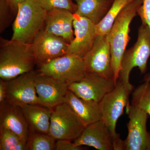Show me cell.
<instances>
[{
	"label": "cell",
	"instance_id": "obj_1",
	"mask_svg": "<svg viewBox=\"0 0 150 150\" xmlns=\"http://www.w3.org/2000/svg\"><path fill=\"white\" fill-rule=\"evenodd\" d=\"M37 64L31 44L0 38V78L8 81L34 70Z\"/></svg>",
	"mask_w": 150,
	"mask_h": 150
},
{
	"label": "cell",
	"instance_id": "obj_2",
	"mask_svg": "<svg viewBox=\"0 0 150 150\" xmlns=\"http://www.w3.org/2000/svg\"><path fill=\"white\" fill-rule=\"evenodd\" d=\"M143 0H134L121 11L115 19L107 37L110 45L114 80L116 83L121 69V63L130 40V25L143 4Z\"/></svg>",
	"mask_w": 150,
	"mask_h": 150
},
{
	"label": "cell",
	"instance_id": "obj_3",
	"mask_svg": "<svg viewBox=\"0 0 150 150\" xmlns=\"http://www.w3.org/2000/svg\"><path fill=\"white\" fill-rule=\"evenodd\" d=\"M47 13L34 0L19 4L11 40L31 44L37 33L44 28Z\"/></svg>",
	"mask_w": 150,
	"mask_h": 150
},
{
	"label": "cell",
	"instance_id": "obj_4",
	"mask_svg": "<svg viewBox=\"0 0 150 150\" xmlns=\"http://www.w3.org/2000/svg\"><path fill=\"white\" fill-rule=\"evenodd\" d=\"M150 57V29L147 25L142 23L138 29L137 42L133 47L126 50L123 54L118 80L133 91L134 86L129 81L131 70L137 67L142 74H145Z\"/></svg>",
	"mask_w": 150,
	"mask_h": 150
},
{
	"label": "cell",
	"instance_id": "obj_5",
	"mask_svg": "<svg viewBox=\"0 0 150 150\" xmlns=\"http://www.w3.org/2000/svg\"><path fill=\"white\" fill-rule=\"evenodd\" d=\"M38 72L68 85L81 80L87 73L83 58L69 54L39 65Z\"/></svg>",
	"mask_w": 150,
	"mask_h": 150
},
{
	"label": "cell",
	"instance_id": "obj_6",
	"mask_svg": "<svg viewBox=\"0 0 150 150\" xmlns=\"http://www.w3.org/2000/svg\"><path fill=\"white\" fill-rule=\"evenodd\" d=\"M133 91L121 81L118 80L115 87L106 94L98 103L101 119L109 129L112 136L117 134L116 123L123 114L125 107L126 111L129 107V97Z\"/></svg>",
	"mask_w": 150,
	"mask_h": 150
},
{
	"label": "cell",
	"instance_id": "obj_7",
	"mask_svg": "<svg viewBox=\"0 0 150 150\" xmlns=\"http://www.w3.org/2000/svg\"><path fill=\"white\" fill-rule=\"evenodd\" d=\"M85 127L66 103L52 108L49 134L56 140L74 142Z\"/></svg>",
	"mask_w": 150,
	"mask_h": 150
},
{
	"label": "cell",
	"instance_id": "obj_8",
	"mask_svg": "<svg viewBox=\"0 0 150 150\" xmlns=\"http://www.w3.org/2000/svg\"><path fill=\"white\" fill-rule=\"evenodd\" d=\"M126 112L129 121L127 124L128 136L124 141V150H150V132L147 129L149 115L132 104Z\"/></svg>",
	"mask_w": 150,
	"mask_h": 150
},
{
	"label": "cell",
	"instance_id": "obj_9",
	"mask_svg": "<svg viewBox=\"0 0 150 150\" xmlns=\"http://www.w3.org/2000/svg\"><path fill=\"white\" fill-rule=\"evenodd\" d=\"M37 72L33 70L6 81V100L19 106L25 104L45 106L38 97L35 89V78Z\"/></svg>",
	"mask_w": 150,
	"mask_h": 150
},
{
	"label": "cell",
	"instance_id": "obj_10",
	"mask_svg": "<svg viewBox=\"0 0 150 150\" xmlns=\"http://www.w3.org/2000/svg\"><path fill=\"white\" fill-rule=\"evenodd\" d=\"M83 59L87 72L114 80L110 45L107 35H97Z\"/></svg>",
	"mask_w": 150,
	"mask_h": 150
},
{
	"label": "cell",
	"instance_id": "obj_11",
	"mask_svg": "<svg viewBox=\"0 0 150 150\" xmlns=\"http://www.w3.org/2000/svg\"><path fill=\"white\" fill-rule=\"evenodd\" d=\"M31 44L36 63L40 65L66 55L69 43L43 28L37 33Z\"/></svg>",
	"mask_w": 150,
	"mask_h": 150
},
{
	"label": "cell",
	"instance_id": "obj_12",
	"mask_svg": "<svg viewBox=\"0 0 150 150\" xmlns=\"http://www.w3.org/2000/svg\"><path fill=\"white\" fill-rule=\"evenodd\" d=\"M115 85L113 79L87 73L81 80L69 85L68 88L82 99L99 103L106 94L114 88Z\"/></svg>",
	"mask_w": 150,
	"mask_h": 150
},
{
	"label": "cell",
	"instance_id": "obj_13",
	"mask_svg": "<svg viewBox=\"0 0 150 150\" xmlns=\"http://www.w3.org/2000/svg\"><path fill=\"white\" fill-rule=\"evenodd\" d=\"M96 25L88 18L74 14L75 37L69 43L67 54L83 58L91 48L96 37Z\"/></svg>",
	"mask_w": 150,
	"mask_h": 150
},
{
	"label": "cell",
	"instance_id": "obj_14",
	"mask_svg": "<svg viewBox=\"0 0 150 150\" xmlns=\"http://www.w3.org/2000/svg\"><path fill=\"white\" fill-rule=\"evenodd\" d=\"M38 96L45 106L52 108L65 102L69 85L37 72L35 78Z\"/></svg>",
	"mask_w": 150,
	"mask_h": 150
},
{
	"label": "cell",
	"instance_id": "obj_15",
	"mask_svg": "<svg viewBox=\"0 0 150 150\" xmlns=\"http://www.w3.org/2000/svg\"><path fill=\"white\" fill-rule=\"evenodd\" d=\"M0 127L13 131L27 144L30 131L21 108L6 100L0 103Z\"/></svg>",
	"mask_w": 150,
	"mask_h": 150
},
{
	"label": "cell",
	"instance_id": "obj_16",
	"mask_svg": "<svg viewBox=\"0 0 150 150\" xmlns=\"http://www.w3.org/2000/svg\"><path fill=\"white\" fill-rule=\"evenodd\" d=\"M73 142L78 146H88L98 150H113L112 135L101 120L86 126Z\"/></svg>",
	"mask_w": 150,
	"mask_h": 150
},
{
	"label": "cell",
	"instance_id": "obj_17",
	"mask_svg": "<svg viewBox=\"0 0 150 150\" xmlns=\"http://www.w3.org/2000/svg\"><path fill=\"white\" fill-rule=\"evenodd\" d=\"M74 14L64 9L48 11L44 29L52 34L63 38L70 43L74 38L73 30Z\"/></svg>",
	"mask_w": 150,
	"mask_h": 150
},
{
	"label": "cell",
	"instance_id": "obj_18",
	"mask_svg": "<svg viewBox=\"0 0 150 150\" xmlns=\"http://www.w3.org/2000/svg\"><path fill=\"white\" fill-rule=\"evenodd\" d=\"M65 102L85 127L101 119L98 102L82 99L69 90L67 91Z\"/></svg>",
	"mask_w": 150,
	"mask_h": 150
},
{
	"label": "cell",
	"instance_id": "obj_19",
	"mask_svg": "<svg viewBox=\"0 0 150 150\" xmlns=\"http://www.w3.org/2000/svg\"><path fill=\"white\" fill-rule=\"evenodd\" d=\"M30 132L49 134L52 108L39 104L20 106Z\"/></svg>",
	"mask_w": 150,
	"mask_h": 150
},
{
	"label": "cell",
	"instance_id": "obj_20",
	"mask_svg": "<svg viewBox=\"0 0 150 150\" xmlns=\"http://www.w3.org/2000/svg\"><path fill=\"white\" fill-rule=\"evenodd\" d=\"M77 5L75 14L88 18L96 25L106 15L114 0H74Z\"/></svg>",
	"mask_w": 150,
	"mask_h": 150
},
{
	"label": "cell",
	"instance_id": "obj_21",
	"mask_svg": "<svg viewBox=\"0 0 150 150\" xmlns=\"http://www.w3.org/2000/svg\"><path fill=\"white\" fill-rule=\"evenodd\" d=\"M134 0H114L113 4L104 18L96 25V35H107L115 19L126 6Z\"/></svg>",
	"mask_w": 150,
	"mask_h": 150
},
{
	"label": "cell",
	"instance_id": "obj_22",
	"mask_svg": "<svg viewBox=\"0 0 150 150\" xmlns=\"http://www.w3.org/2000/svg\"><path fill=\"white\" fill-rule=\"evenodd\" d=\"M56 140L49 134L30 132L28 150H56Z\"/></svg>",
	"mask_w": 150,
	"mask_h": 150
},
{
	"label": "cell",
	"instance_id": "obj_23",
	"mask_svg": "<svg viewBox=\"0 0 150 150\" xmlns=\"http://www.w3.org/2000/svg\"><path fill=\"white\" fill-rule=\"evenodd\" d=\"M0 150H28L27 144L13 131L0 127Z\"/></svg>",
	"mask_w": 150,
	"mask_h": 150
},
{
	"label": "cell",
	"instance_id": "obj_24",
	"mask_svg": "<svg viewBox=\"0 0 150 150\" xmlns=\"http://www.w3.org/2000/svg\"><path fill=\"white\" fill-rule=\"evenodd\" d=\"M131 104L140 108L150 116V83L144 81L132 93Z\"/></svg>",
	"mask_w": 150,
	"mask_h": 150
},
{
	"label": "cell",
	"instance_id": "obj_25",
	"mask_svg": "<svg viewBox=\"0 0 150 150\" xmlns=\"http://www.w3.org/2000/svg\"><path fill=\"white\" fill-rule=\"evenodd\" d=\"M40 7L48 11L55 8L64 9L74 14L77 5L72 0H34Z\"/></svg>",
	"mask_w": 150,
	"mask_h": 150
},
{
	"label": "cell",
	"instance_id": "obj_26",
	"mask_svg": "<svg viewBox=\"0 0 150 150\" xmlns=\"http://www.w3.org/2000/svg\"><path fill=\"white\" fill-rule=\"evenodd\" d=\"M15 15L4 0H0V33H2L9 26Z\"/></svg>",
	"mask_w": 150,
	"mask_h": 150
},
{
	"label": "cell",
	"instance_id": "obj_27",
	"mask_svg": "<svg viewBox=\"0 0 150 150\" xmlns=\"http://www.w3.org/2000/svg\"><path fill=\"white\" fill-rule=\"evenodd\" d=\"M142 23L147 25L150 29V0H143V4L138 11Z\"/></svg>",
	"mask_w": 150,
	"mask_h": 150
},
{
	"label": "cell",
	"instance_id": "obj_28",
	"mask_svg": "<svg viewBox=\"0 0 150 150\" xmlns=\"http://www.w3.org/2000/svg\"><path fill=\"white\" fill-rule=\"evenodd\" d=\"M82 146L75 144L74 142L66 140H56V150H81Z\"/></svg>",
	"mask_w": 150,
	"mask_h": 150
},
{
	"label": "cell",
	"instance_id": "obj_29",
	"mask_svg": "<svg viewBox=\"0 0 150 150\" xmlns=\"http://www.w3.org/2000/svg\"><path fill=\"white\" fill-rule=\"evenodd\" d=\"M112 142L113 150H124V141L121 139L120 134L117 133L112 136Z\"/></svg>",
	"mask_w": 150,
	"mask_h": 150
},
{
	"label": "cell",
	"instance_id": "obj_30",
	"mask_svg": "<svg viewBox=\"0 0 150 150\" xmlns=\"http://www.w3.org/2000/svg\"><path fill=\"white\" fill-rule=\"evenodd\" d=\"M8 5L10 7L16 16L18 10L19 4L28 0H4Z\"/></svg>",
	"mask_w": 150,
	"mask_h": 150
},
{
	"label": "cell",
	"instance_id": "obj_31",
	"mask_svg": "<svg viewBox=\"0 0 150 150\" xmlns=\"http://www.w3.org/2000/svg\"><path fill=\"white\" fill-rule=\"evenodd\" d=\"M6 81L0 79V103L6 100Z\"/></svg>",
	"mask_w": 150,
	"mask_h": 150
},
{
	"label": "cell",
	"instance_id": "obj_32",
	"mask_svg": "<svg viewBox=\"0 0 150 150\" xmlns=\"http://www.w3.org/2000/svg\"><path fill=\"white\" fill-rule=\"evenodd\" d=\"M144 81L150 83V73L145 75L144 77Z\"/></svg>",
	"mask_w": 150,
	"mask_h": 150
}]
</instances>
